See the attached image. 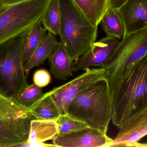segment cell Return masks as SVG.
<instances>
[{
	"label": "cell",
	"instance_id": "cell-11",
	"mask_svg": "<svg viewBox=\"0 0 147 147\" xmlns=\"http://www.w3.org/2000/svg\"><path fill=\"white\" fill-rule=\"evenodd\" d=\"M34 117L0 119V147L24 146L28 140Z\"/></svg>",
	"mask_w": 147,
	"mask_h": 147
},
{
	"label": "cell",
	"instance_id": "cell-3",
	"mask_svg": "<svg viewBox=\"0 0 147 147\" xmlns=\"http://www.w3.org/2000/svg\"><path fill=\"white\" fill-rule=\"evenodd\" d=\"M61 19L59 35L73 61L96 41L98 26H92L74 0H59Z\"/></svg>",
	"mask_w": 147,
	"mask_h": 147
},
{
	"label": "cell",
	"instance_id": "cell-21",
	"mask_svg": "<svg viewBox=\"0 0 147 147\" xmlns=\"http://www.w3.org/2000/svg\"><path fill=\"white\" fill-rule=\"evenodd\" d=\"M61 19L59 0H52L43 16L41 24L48 32L57 36L59 34Z\"/></svg>",
	"mask_w": 147,
	"mask_h": 147
},
{
	"label": "cell",
	"instance_id": "cell-2",
	"mask_svg": "<svg viewBox=\"0 0 147 147\" xmlns=\"http://www.w3.org/2000/svg\"><path fill=\"white\" fill-rule=\"evenodd\" d=\"M67 114L89 127L107 134L112 120V108L105 78L93 83L79 92L69 105Z\"/></svg>",
	"mask_w": 147,
	"mask_h": 147
},
{
	"label": "cell",
	"instance_id": "cell-15",
	"mask_svg": "<svg viewBox=\"0 0 147 147\" xmlns=\"http://www.w3.org/2000/svg\"><path fill=\"white\" fill-rule=\"evenodd\" d=\"M59 43L56 35L50 32L47 34L32 55L24 63V72L27 78L32 68L42 64L47 59H49Z\"/></svg>",
	"mask_w": 147,
	"mask_h": 147
},
{
	"label": "cell",
	"instance_id": "cell-16",
	"mask_svg": "<svg viewBox=\"0 0 147 147\" xmlns=\"http://www.w3.org/2000/svg\"><path fill=\"white\" fill-rule=\"evenodd\" d=\"M93 26H98L109 8V0H74Z\"/></svg>",
	"mask_w": 147,
	"mask_h": 147
},
{
	"label": "cell",
	"instance_id": "cell-14",
	"mask_svg": "<svg viewBox=\"0 0 147 147\" xmlns=\"http://www.w3.org/2000/svg\"><path fill=\"white\" fill-rule=\"evenodd\" d=\"M58 133V128L56 121L32 119L28 140L24 146H32L37 143L53 140Z\"/></svg>",
	"mask_w": 147,
	"mask_h": 147
},
{
	"label": "cell",
	"instance_id": "cell-26",
	"mask_svg": "<svg viewBox=\"0 0 147 147\" xmlns=\"http://www.w3.org/2000/svg\"><path fill=\"white\" fill-rule=\"evenodd\" d=\"M5 7L19 3L27 0H2Z\"/></svg>",
	"mask_w": 147,
	"mask_h": 147
},
{
	"label": "cell",
	"instance_id": "cell-1",
	"mask_svg": "<svg viewBox=\"0 0 147 147\" xmlns=\"http://www.w3.org/2000/svg\"><path fill=\"white\" fill-rule=\"evenodd\" d=\"M109 90L112 122L118 128L147 107V54Z\"/></svg>",
	"mask_w": 147,
	"mask_h": 147
},
{
	"label": "cell",
	"instance_id": "cell-8",
	"mask_svg": "<svg viewBox=\"0 0 147 147\" xmlns=\"http://www.w3.org/2000/svg\"><path fill=\"white\" fill-rule=\"evenodd\" d=\"M116 137L104 147H139L147 135V107L121 125Z\"/></svg>",
	"mask_w": 147,
	"mask_h": 147
},
{
	"label": "cell",
	"instance_id": "cell-24",
	"mask_svg": "<svg viewBox=\"0 0 147 147\" xmlns=\"http://www.w3.org/2000/svg\"><path fill=\"white\" fill-rule=\"evenodd\" d=\"M51 81V76L50 72L45 69H40L34 74V83L40 88L47 86Z\"/></svg>",
	"mask_w": 147,
	"mask_h": 147
},
{
	"label": "cell",
	"instance_id": "cell-12",
	"mask_svg": "<svg viewBox=\"0 0 147 147\" xmlns=\"http://www.w3.org/2000/svg\"><path fill=\"white\" fill-rule=\"evenodd\" d=\"M125 35L147 28V0H128L118 9Z\"/></svg>",
	"mask_w": 147,
	"mask_h": 147
},
{
	"label": "cell",
	"instance_id": "cell-9",
	"mask_svg": "<svg viewBox=\"0 0 147 147\" xmlns=\"http://www.w3.org/2000/svg\"><path fill=\"white\" fill-rule=\"evenodd\" d=\"M119 43L117 39L107 36L95 41L91 47L75 61L74 72L84 71L93 66L104 67Z\"/></svg>",
	"mask_w": 147,
	"mask_h": 147
},
{
	"label": "cell",
	"instance_id": "cell-13",
	"mask_svg": "<svg viewBox=\"0 0 147 147\" xmlns=\"http://www.w3.org/2000/svg\"><path fill=\"white\" fill-rule=\"evenodd\" d=\"M48 61L50 71L55 79L66 80L73 76L75 63L61 41L48 59Z\"/></svg>",
	"mask_w": 147,
	"mask_h": 147
},
{
	"label": "cell",
	"instance_id": "cell-10",
	"mask_svg": "<svg viewBox=\"0 0 147 147\" xmlns=\"http://www.w3.org/2000/svg\"><path fill=\"white\" fill-rule=\"evenodd\" d=\"M107 134L86 128L63 135H57L53 140L56 147H104L112 141Z\"/></svg>",
	"mask_w": 147,
	"mask_h": 147
},
{
	"label": "cell",
	"instance_id": "cell-28",
	"mask_svg": "<svg viewBox=\"0 0 147 147\" xmlns=\"http://www.w3.org/2000/svg\"><path fill=\"white\" fill-rule=\"evenodd\" d=\"M140 147H147V142L145 143H140Z\"/></svg>",
	"mask_w": 147,
	"mask_h": 147
},
{
	"label": "cell",
	"instance_id": "cell-5",
	"mask_svg": "<svg viewBox=\"0 0 147 147\" xmlns=\"http://www.w3.org/2000/svg\"><path fill=\"white\" fill-rule=\"evenodd\" d=\"M52 0H27L0 12V44L29 32L41 22Z\"/></svg>",
	"mask_w": 147,
	"mask_h": 147
},
{
	"label": "cell",
	"instance_id": "cell-6",
	"mask_svg": "<svg viewBox=\"0 0 147 147\" xmlns=\"http://www.w3.org/2000/svg\"><path fill=\"white\" fill-rule=\"evenodd\" d=\"M147 54V28L125 35L104 68L109 88Z\"/></svg>",
	"mask_w": 147,
	"mask_h": 147
},
{
	"label": "cell",
	"instance_id": "cell-25",
	"mask_svg": "<svg viewBox=\"0 0 147 147\" xmlns=\"http://www.w3.org/2000/svg\"><path fill=\"white\" fill-rule=\"evenodd\" d=\"M128 0H109V8L118 9Z\"/></svg>",
	"mask_w": 147,
	"mask_h": 147
},
{
	"label": "cell",
	"instance_id": "cell-27",
	"mask_svg": "<svg viewBox=\"0 0 147 147\" xmlns=\"http://www.w3.org/2000/svg\"><path fill=\"white\" fill-rule=\"evenodd\" d=\"M5 7H6L3 3L2 0H0V12L2 11Z\"/></svg>",
	"mask_w": 147,
	"mask_h": 147
},
{
	"label": "cell",
	"instance_id": "cell-20",
	"mask_svg": "<svg viewBox=\"0 0 147 147\" xmlns=\"http://www.w3.org/2000/svg\"><path fill=\"white\" fill-rule=\"evenodd\" d=\"M47 30L42 26L41 22L37 23L28 32L23 48L24 63L30 58L45 39Z\"/></svg>",
	"mask_w": 147,
	"mask_h": 147
},
{
	"label": "cell",
	"instance_id": "cell-19",
	"mask_svg": "<svg viewBox=\"0 0 147 147\" xmlns=\"http://www.w3.org/2000/svg\"><path fill=\"white\" fill-rule=\"evenodd\" d=\"M27 117H34L29 110L20 106L15 99L0 92V119H17Z\"/></svg>",
	"mask_w": 147,
	"mask_h": 147
},
{
	"label": "cell",
	"instance_id": "cell-4",
	"mask_svg": "<svg viewBox=\"0 0 147 147\" xmlns=\"http://www.w3.org/2000/svg\"><path fill=\"white\" fill-rule=\"evenodd\" d=\"M29 32L0 44V92L15 100L28 85L23 53Z\"/></svg>",
	"mask_w": 147,
	"mask_h": 147
},
{
	"label": "cell",
	"instance_id": "cell-22",
	"mask_svg": "<svg viewBox=\"0 0 147 147\" xmlns=\"http://www.w3.org/2000/svg\"><path fill=\"white\" fill-rule=\"evenodd\" d=\"M44 95L41 88L33 83L28 85L15 100L20 106L29 110Z\"/></svg>",
	"mask_w": 147,
	"mask_h": 147
},
{
	"label": "cell",
	"instance_id": "cell-23",
	"mask_svg": "<svg viewBox=\"0 0 147 147\" xmlns=\"http://www.w3.org/2000/svg\"><path fill=\"white\" fill-rule=\"evenodd\" d=\"M56 121L58 128L57 135H63L89 127L83 122L74 118L68 114L60 115Z\"/></svg>",
	"mask_w": 147,
	"mask_h": 147
},
{
	"label": "cell",
	"instance_id": "cell-17",
	"mask_svg": "<svg viewBox=\"0 0 147 147\" xmlns=\"http://www.w3.org/2000/svg\"><path fill=\"white\" fill-rule=\"evenodd\" d=\"M29 111L35 119L38 120L56 121L61 115L57 106L48 92L44 94Z\"/></svg>",
	"mask_w": 147,
	"mask_h": 147
},
{
	"label": "cell",
	"instance_id": "cell-7",
	"mask_svg": "<svg viewBox=\"0 0 147 147\" xmlns=\"http://www.w3.org/2000/svg\"><path fill=\"white\" fill-rule=\"evenodd\" d=\"M104 67L88 68L73 80L48 91L58 108L60 114H67L69 105L76 95L93 83L105 78Z\"/></svg>",
	"mask_w": 147,
	"mask_h": 147
},
{
	"label": "cell",
	"instance_id": "cell-18",
	"mask_svg": "<svg viewBox=\"0 0 147 147\" xmlns=\"http://www.w3.org/2000/svg\"><path fill=\"white\" fill-rule=\"evenodd\" d=\"M99 24L107 37L121 39L125 36L124 24L118 9L109 8Z\"/></svg>",
	"mask_w": 147,
	"mask_h": 147
}]
</instances>
